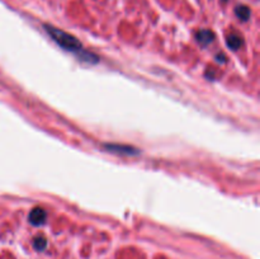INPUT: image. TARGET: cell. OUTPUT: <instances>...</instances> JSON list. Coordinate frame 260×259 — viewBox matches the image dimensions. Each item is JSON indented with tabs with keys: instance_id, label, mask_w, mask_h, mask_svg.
Masks as SVG:
<instances>
[{
	"instance_id": "277c9868",
	"label": "cell",
	"mask_w": 260,
	"mask_h": 259,
	"mask_svg": "<svg viewBox=\"0 0 260 259\" xmlns=\"http://www.w3.org/2000/svg\"><path fill=\"white\" fill-rule=\"evenodd\" d=\"M214 35L212 31H208V29H202L197 33V41L202 46H207L208 44H211L213 41Z\"/></svg>"
},
{
	"instance_id": "8992f818",
	"label": "cell",
	"mask_w": 260,
	"mask_h": 259,
	"mask_svg": "<svg viewBox=\"0 0 260 259\" xmlns=\"http://www.w3.org/2000/svg\"><path fill=\"white\" fill-rule=\"evenodd\" d=\"M235 13H236V16H237V18H240L241 21H244V22H246V21L250 18V9H249L246 5L236 6Z\"/></svg>"
},
{
	"instance_id": "7a4b0ae2",
	"label": "cell",
	"mask_w": 260,
	"mask_h": 259,
	"mask_svg": "<svg viewBox=\"0 0 260 259\" xmlns=\"http://www.w3.org/2000/svg\"><path fill=\"white\" fill-rule=\"evenodd\" d=\"M46 220V212H45L44 209H41V207H36L31 211L29 213V222L34 226H40L42 225Z\"/></svg>"
},
{
	"instance_id": "5b68a950",
	"label": "cell",
	"mask_w": 260,
	"mask_h": 259,
	"mask_svg": "<svg viewBox=\"0 0 260 259\" xmlns=\"http://www.w3.org/2000/svg\"><path fill=\"white\" fill-rule=\"evenodd\" d=\"M226 44L230 48H233V50H237L238 47L242 45V38L241 36L236 35V33H233V35H230L226 40Z\"/></svg>"
},
{
	"instance_id": "6da1fadb",
	"label": "cell",
	"mask_w": 260,
	"mask_h": 259,
	"mask_svg": "<svg viewBox=\"0 0 260 259\" xmlns=\"http://www.w3.org/2000/svg\"><path fill=\"white\" fill-rule=\"evenodd\" d=\"M45 29L48 35L52 37V40L55 41L56 44L61 46L64 50L69 51V52H72L75 55H79L81 60H85L87 63H96L98 61V57L93 53L85 52L83 50V45H81L80 41L78 38H75L74 36L68 33V32L62 31L60 28H56V27H52L50 24L45 25Z\"/></svg>"
},
{
	"instance_id": "52a82bcc",
	"label": "cell",
	"mask_w": 260,
	"mask_h": 259,
	"mask_svg": "<svg viewBox=\"0 0 260 259\" xmlns=\"http://www.w3.org/2000/svg\"><path fill=\"white\" fill-rule=\"evenodd\" d=\"M33 247L36 250H44L47 247V240L44 236H37L33 240Z\"/></svg>"
},
{
	"instance_id": "3957f363",
	"label": "cell",
	"mask_w": 260,
	"mask_h": 259,
	"mask_svg": "<svg viewBox=\"0 0 260 259\" xmlns=\"http://www.w3.org/2000/svg\"><path fill=\"white\" fill-rule=\"evenodd\" d=\"M105 149L108 151H113V153H119V154H126V155H133L136 154V149H132L130 146H122V145H105Z\"/></svg>"
}]
</instances>
